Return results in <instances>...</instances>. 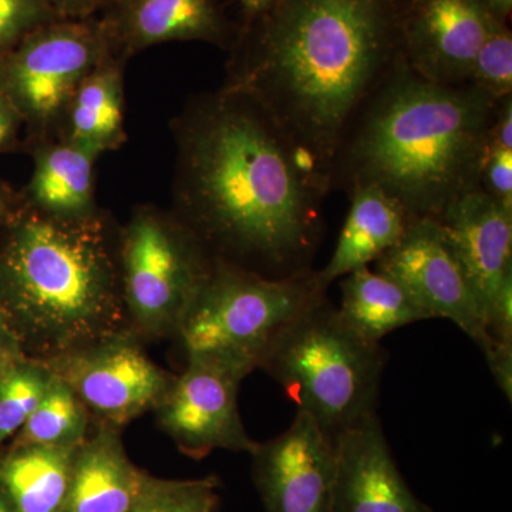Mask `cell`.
Segmentation results:
<instances>
[{"mask_svg":"<svg viewBox=\"0 0 512 512\" xmlns=\"http://www.w3.org/2000/svg\"><path fill=\"white\" fill-rule=\"evenodd\" d=\"M52 379L50 367L30 356L0 376V448L25 426Z\"/></svg>","mask_w":512,"mask_h":512,"instance_id":"cb8c5ba5","label":"cell"},{"mask_svg":"<svg viewBox=\"0 0 512 512\" xmlns=\"http://www.w3.org/2000/svg\"><path fill=\"white\" fill-rule=\"evenodd\" d=\"M130 328L43 360L87 407L93 424L123 429L156 409L173 373L147 355Z\"/></svg>","mask_w":512,"mask_h":512,"instance_id":"9c48e42d","label":"cell"},{"mask_svg":"<svg viewBox=\"0 0 512 512\" xmlns=\"http://www.w3.org/2000/svg\"><path fill=\"white\" fill-rule=\"evenodd\" d=\"M487 8L500 22L510 23L512 13V0H484Z\"/></svg>","mask_w":512,"mask_h":512,"instance_id":"836d02e7","label":"cell"},{"mask_svg":"<svg viewBox=\"0 0 512 512\" xmlns=\"http://www.w3.org/2000/svg\"><path fill=\"white\" fill-rule=\"evenodd\" d=\"M241 377L212 363L187 360L157 404L158 426L184 456L202 460L212 451L254 453L238 407Z\"/></svg>","mask_w":512,"mask_h":512,"instance_id":"8fae6325","label":"cell"},{"mask_svg":"<svg viewBox=\"0 0 512 512\" xmlns=\"http://www.w3.org/2000/svg\"><path fill=\"white\" fill-rule=\"evenodd\" d=\"M430 319H447L484 350L491 343L477 293L439 220L413 218L399 244L375 262Z\"/></svg>","mask_w":512,"mask_h":512,"instance_id":"30bf717a","label":"cell"},{"mask_svg":"<svg viewBox=\"0 0 512 512\" xmlns=\"http://www.w3.org/2000/svg\"><path fill=\"white\" fill-rule=\"evenodd\" d=\"M33 171L19 192L29 210L59 221L86 222L104 214L97 204L99 156L60 137L28 140Z\"/></svg>","mask_w":512,"mask_h":512,"instance_id":"e0dca14e","label":"cell"},{"mask_svg":"<svg viewBox=\"0 0 512 512\" xmlns=\"http://www.w3.org/2000/svg\"><path fill=\"white\" fill-rule=\"evenodd\" d=\"M146 476L128 457L120 429L93 424L74 456L64 512H131Z\"/></svg>","mask_w":512,"mask_h":512,"instance_id":"ac0fdd59","label":"cell"},{"mask_svg":"<svg viewBox=\"0 0 512 512\" xmlns=\"http://www.w3.org/2000/svg\"><path fill=\"white\" fill-rule=\"evenodd\" d=\"M220 480L210 476L168 480L147 473L131 512H215Z\"/></svg>","mask_w":512,"mask_h":512,"instance_id":"d4e9b609","label":"cell"},{"mask_svg":"<svg viewBox=\"0 0 512 512\" xmlns=\"http://www.w3.org/2000/svg\"><path fill=\"white\" fill-rule=\"evenodd\" d=\"M97 18L110 52L127 62L171 42H204L228 50L237 30L220 0H110Z\"/></svg>","mask_w":512,"mask_h":512,"instance_id":"5bb4252c","label":"cell"},{"mask_svg":"<svg viewBox=\"0 0 512 512\" xmlns=\"http://www.w3.org/2000/svg\"><path fill=\"white\" fill-rule=\"evenodd\" d=\"M25 128L22 116L12 101L0 92V154L10 153L20 147V133Z\"/></svg>","mask_w":512,"mask_h":512,"instance_id":"f546056e","label":"cell"},{"mask_svg":"<svg viewBox=\"0 0 512 512\" xmlns=\"http://www.w3.org/2000/svg\"><path fill=\"white\" fill-rule=\"evenodd\" d=\"M495 106L471 84L430 82L400 64L343 131L330 163V192L375 185L410 217L439 220L480 188Z\"/></svg>","mask_w":512,"mask_h":512,"instance_id":"3957f363","label":"cell"},{"mask_svg":"<svg viewBox=\"0 0 512 512\" xmlns=\"http://www.w3.org/2000/svg\"><path fill=\"white\" fill-rule=\"evenodd\" d=\"M0 512H10L8 505H6L5 500H3L2 495H0Z\"/></svg>","mask_w":512,"mask_h":512,"instance_id":"d590c367","label":"cell"},{"mask_svg":"<svg viewBox=\"0 0 512 512\" xmlns=\"http://www.w3.org/2000/svg\"><path fill=\"white\" fill-rule=\"evenodd\" d=\"M170 210L212 259L268 278L313 269L328 180L248 93L194 94L170 124Z\"/></svg>","mask_w":512,"mask_h":512,"instance_id":"6da1fadb","label":"cell"},{"mask_svg":"<svg viewBox=\"0 0 512 512\" xmlns=\"http://www.w3.org/2000/svg\"><path fill=\"white\" fill-rule=\"evenodd\" d=\"M386 362L382 343L353 332L326 299L282 333L261 369L333 441L376 413Z\"/></svg>","mask_w":512,"mask_h":512,"instance_id":"8992f818","label":"cell"},{"mask_svg":"<svg viewBox=\"0 0 512 512\" xmlns=\"http://www.w3.org/2000/svg\"><path fill=\"white\" fill-rule=\"evenodd\" d=\"M252 478L265 512H333V441L303 412L275 439L258 443Z\"/></svg>","mask_w":512,"mask_h":512,"instance_id":"7c38bea8","label":"cell"},{"mask_svg":"<svg viewBox=\"0 0 512 512\" xmlns=\"http://www.w3.org/2000/svg\"><path fill=\"white\" fill-rule=\"evenodd\" d=\"M407 2L272 0L237 25L224 84L254 97L329 183L353 114L406 62Z\"/></svg>","mask_w":512,"mask_h":512,"instance_id":"7a4b0ae2","label":"cell"},{"mask_svg":"<svg viewBox=\"0 0 512 512\" xmlns=\"http://www.w3.org/2000/svg\"><path fill=\"white\" fill-rule=\"evenodd\" d=\"M237 2L241 8L242 19H251L268 8L272 0H237Z\"/></svg>","mask_w":512,"mask_h":512,"instance_id":"e575fe53","label":"cell"},{"mask_svg":"<svg viewBox=\"0 0 512 512\" xmlns=\"http://www.w3.org/2000/svg\"><path fill=\"white\" fill-rule=\"evenodd\" d=\"M93 429V419L72 387L53 373L45 396L16 434L12 446L77 447Z\"/></svg>","mask_w":512,"mask_h":512,"instance_id":"603a6c76","label":"cell"},{"mask_svg":"<svg viewBox=\"0 0 512 512\" xmlns=\"http://www.w3.org/2000/svg\"><path fill=\"white\" fill-rule=\"evenodd\" d=\"M25 357L28 355L22 340L6 313L0 309V376Z\"/></svg>","mask_w":512,"mask_h":512,"instance_id":"4dcf8cb0","label":"cell"},{"mask_svg":"<svg viewBox=\"0 0 512 512\" xmlns=\"http://www.w3.org/2000/svg\"><path fill=\"white\" fill-rule=\"evenodd\" d=\"M480 188L512 211V96L497 101L481 164Z\"/></svg>","mask_w":512,"mask_h":512,"instance_id":"484cf974","label":"cell"},{"mask_svg":"<svg viewBox=\"0 0 512 512\" xmlns=\"http://www.w3.org/2000/svg\"><path fill=\"white\" fill-rule=\"evenodd\" d=\"M333 512H431L404 480L377 413L333 439Z\"/></svg>","mask_w":512,"mask_h":512,"instance_id":"9a60e30c","label":"cell"},{"mask_svg":"<svg viewBox=\"0 0 512 512\" xmlns=\"http://www.w3.org/2000/svg\"><path fill=\"white\" fill-rule=\"evenodd\" d=\"M0 309L40 360L128 328L107 215L59 221L20 202L0 232Z\"/></svg>","mask_w":512,"mask_h":512,"instance_id":"277c9868","label":"cell"},{"mask_svg":"<svg viewBox=\"0 0 512 512\" xmlns=\"http://www.w3.org/2000/svg\"><path fill=\"white\" fill-rule=\"evenodd\" d=\"M497 22L484 0H409L403 19L407 66L430 82L466 84Z\"/></svg>","mask_w":512,"mask_h":512,"instance_id":"4fadbf2b","label":"cell"},{"mask_svg":"<svg viewBox=\"0 0 512 512\" xmlns=\"http://www.w3.org/2000/svg\"><path fill=\"white\" fill-rule=\"evenodd\" d=\"M128 328L141 340L175 338L212 258L173 211L137 205L116 231Z\"/></svg>","mask_w":512,"mask_h":512,"instance_id":"52a82bcc","label":"cell"},{"mask_svg":"<svg viewBox=\"0 0 512 512\" xmlns=\"http://www.w3.org/2000/svg\"><path fill=\"white\" fill-rule=\"evenodd\" d=\"M468 84L494 101L512 96V32L508 23L497 22L478 50Z\"/></svg>","mask_w":512,"mask_h":512,"instance_id":"4316f807","label":"cell"},{"mask_svg":"<svg viewBox=\"0 0 512 512\" xmlns=\"http://www.w3.org/2000/svg\"><path fill=\"white\" fill-rule=\"evenodd\" d=\"M350 207L328 265L319 269L329 286L336 279L376 262L399 244L413 220L402 205L375 185L348 192Z\"/></svg>","mask_w":512,"mask_h":512,"instance_id":"ffe728a7","label":"cell"},{"mask_svg":"<svg viewBox=\"0 0 512 512\" xmlns=\"http://www.w3.org/2000/svg\"><path fill=\"white\" fill-rule=\"evenodd\" d=\"M340 279V318L369 342L380 343L394 330L430 319L402 285L369 266Z\"/></svg>","mask_w":512,"mask_h":512,"instance_id":"7402d4cb","label":"cell"},{"mask_svg":"<svg viewBox=\"0 0 512 512\" xmlns=\"http://www.w3.org/2000/svg\"><path fill=\"white\" fill-rule=\"evenodd\" d=\"M59 19L47 0H0V59L37 29Z\"/></svg>","mask_w":512,"mask_h":512,"instance_id":"83f0119b","label":"cell"},{"mask_svg":"<svg viewBox=\"0 0 512 512\" xmlns=\"http://www.w3.org/2000/svg\"><path fill=\"white\" fill-rule=\"evenodd\" d=\"M110 53L99 18L59 19L0 59V92L22 116L28 140L57 137L77 87Z\"/></svg>","mask_w":512,"mask_h":512,"instance_id":"ba28073f","label":"cell"},{"mask_svg":"<svg viewBox=\"0 0 512 512\" xmlns=\"http://www.w3.org/2000/svg\"><path fill=\"white\" fill-rule=\"evenodd\" d=\"M439 221L477 293L485 322L491 302L512 281V211L478 188L454 201Z\"/></svg>","mask_w":512,"mask_h":512,"instance_id":"2e32d148","label":"cell"},{"mask_svg":"<svg viewBox=\"0 0 512 512\" xmlns=\"http://www.w3.org/2000/svg\"><path fill=\"white\" fill-rule=\"evenodd\" d=\"M126 64L127 60L110 53L84 77L67 104L57 137L99 157L124 146Z\"/></svg>","mask_w":512,"mask_h":512,"instance_id":"d6986e66","label":"cell"},{"mask_svg":"<svg viewBox=\"0 0 512 512\" xmlns=\"http://www.w3.org/2000/svg\"><path fill=\"white\" fill-rule=\"evenodd\" d=\"M319 269L268 278L212 259L175 338L185 360H202L245 379L261 369L269 350L289 326L328 299Z\"/></svg>","mask_w":512,"mask_h":512,"instance_id":"5b68a950","label":"cell"},{"mask_svg":"<svg viewBox=\"0 0 512 512\" xmlns=\"http://www.w3.org/2000/svg\"><path fill=\"white\" fill-rule=\"evenodd\" d=\"M20 207L19 194L10 190L8 185L0 180V232L12 220Z\"/></svg>","mask_w":512,"mask_h":512,"instance_id":"d6a6232c","label":"cell"},{"mask_svg":"<svg viewBox=\"0 0 512 512\" xmlns=\"http://www.w3.org/2000/svg\"><path fill=\"white\" fill-rule=\"evenodd\" d=\"M77 447L10 446L0 458V495L9 511H66Z\"/></svg>","mask_w":512,"mask_h":512,"instance_id":"44dd1931","label":"cell"},{"mask_svg":"<svg viewBox=\"0 0 512 512\" xmlns=\"http://www.w3.org/2000/svg\"><path fill=\"white\" fill-rule=\"evenodd\" d=\"M62 19L97 18L110 0H47Z\"/></svg>","mask_w":512,"mask_h":512,"instance_id":"1f68e13d","label":"cell"},{"mask_svg":"<svg viewBox=\"0 0 512 512\" xmlns=\"http://www.w3.org/2000/svg\"><path fill=\"white\" fill-rule=\"evenodd\" d=\"M485 360L490 367L495 383L500 387L501 392L507 397L508 402L512 400V342H498L491 340L490 345L483 350Z\"/></svg>","mask_w":512,"mask_h":512,"instance_id":"f1b7e54d","label":"cell"}]
</instances>
